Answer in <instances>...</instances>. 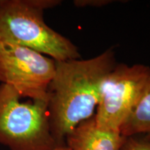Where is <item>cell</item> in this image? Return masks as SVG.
Segmentation results:
<instances>
[{"label": "cell", "mask_w": 150, "mask_h": 150, "mask_svg": "<svg viewBox=\"0 0 150 150\" xmlns=\"http://www.w3.org/2000/svg\"><path fill=\"white\" fill-rule=\"evenodd\" d=\"M117 64L112 48L88 59L56 61L48 88L51 134L58 146L79 124L95 115L102 83Z\"/></svg>", "instance_id": "1"}, {"label": "cell", "mask_w": 150, "mask_h": 150, "mask_svg": "<svg viewBox=\"0 0 150 150\" xmlns=\"http://www.w3.org/2000/svg\"><path fill=\"white\" fill-rule=\"evenodd\" d=\"M126 137L97 127L95 115L81 122L65 138L71 150H120Z\"/></svg>", "instance_id": "6"}, {"label": "cell", "mask_w": 150, "mask_h": 150, "mask_svg": "<svg viewBox=\"0 0 150 150\" xmlns=\"http://www.w3.org/2000/svg\"><path fill=\"white\" fill-rule=\"evenodd\" d=\"M52 150H71L70 147H68L66 145H62V146H58L56 148H54V149Z\"/></svg>", "instance_id": "10"}, {"label": "cell", "mask_w": 150, "mask_h": 150, "mask_svg": "<svg viewBox=\"0 0 150 150\" xmlns=\"http://www.w3.org/2000/svg\"><path fill=\"white\" fill-rule=\"evenodd\" d=\"M113 1H108V0H76L74 1V4L77 7H100L107 5L110 4V2H113Z\"/></svg>", "instance_id": "9"}, {"label": "cell", "mask_w": 150, "mask_h": 150, "mask_svg": "<svg viewBox=\"0 0 150 150\" xmlns=\"http://www.w3.org/2000/svg\"><path fill=\"white\" fill-rule=\"evenodd\" d=\"M10 86L0 84V144L11 150H52L48 102H20Z\"/></svg>", "instance_id": "3"}, {"label": "cell", "mask_w": 150, "mask_h": 150, "mask_svg": "<svg viewBox=\"0 0 150 150\" xmlns=\"http://www.w3.org/2000/svg\"><path fill=\"white\" fill-rule=\"evenodd\" d=\"M120 131L125 137L138 135L150 137V81L139 102L122 124Z\"/></svg>", "instance_id": "7"}, {"label": "cell", "mask_w": 150, "mask_h": 150, "mask_svg": "<svg viewBox=\"0 0 150 150\" xmlns=\"http://www.w3.org/2000/svg\"><path fill=\"white\" fill-rule=\"evenodd\" d=\"M149 81L150 67L147 65L116 64L102 83L100 99L94 115L97 127L120 131Z\"/></svg>", "instance_id": "4"}, {"label": "cell", "mask_w": 150, "mask_h": 150, "mask_svg": "<svg viewBox=\"0 0 150 150\" xmlns=\"http://www.w3.org/2000/svg\"><path fill=\"white\" fill-rule=\"evenodd\" d=\"M59 0H0V41L47 55L56 61L81 59L77 47L45 23L43 13Z\"/></svg>", "instance_id": "2"}, {"label": "cell", "mask_w": 150, "mask_h": 150, "mask_svg": "<svg viewBox=\"0 0 150 150\" xmlns=\"http://www.w3.org/2000/svg\"><path fill=\"white\" fill-rule=\"evenodd\" d=\"M120 150H150V137L144 135L126 137Z\"/></svg>", "instance_id": "8"}, {"label": "cell", "mask_w": 150, "mask_h": 150, "mask_svg": "<svg viewBox=\"0 0 150 150\" xmlns=\"http://www.w3.org/2000/svg\"><path fill=\"white\" fill-rule=\"evenodd\" d=\"M56 61L31 49L0 41V81L22 97L48 102Z\"/></svg>", "instance_id": "5"}]
</instances>
